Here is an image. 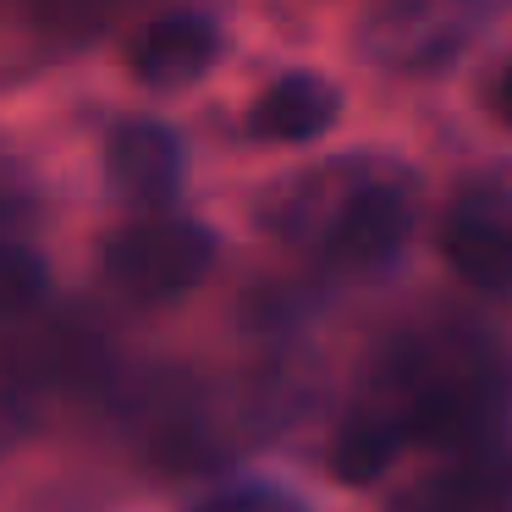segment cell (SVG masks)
Returning a JSON list of instances; mask_svg holds the SVG:
<instances>
[{"label":"cell","mask_w":512,"mask_h":512,"mask_svg":"<svg viewBox=\"0 0 512 512\" xmlns=\"http://www.w3.org/2000/svg\"><path fill=\"white\" fill-rule=\"evenodd\" d=\"M265 226L347 281H380L419 237V182L391 160H336L281 182Z\"/></svg>","instance_id":"cell-2"},{"label":"cell","mask_w":512,"mask_h":512,"mask_svg":"<svg viewBox=\"0 0 512 512\" xmlns=\"http://www.w3.org/2000/svg\"><path fill=\"white\" fill-rule=\"evenodd\" d=\"M342 116V89L320 72H287L248 111V133L265 144H314Z\"/></svg>","instance_id":"cell-9"},{"label":"cell","mask_w":512,"mask_h":512,"mask_svg":"<svg viewBox=\"0 0 512 512\" xmlns=\"http://www.w3.org/2000/svg\"><path fill=\"white\" fill-rule=\"evenodd\" d=\"M215 232L193 215L160 210V215H138L122 232L105 237V281L133 303H171L188 298L204 276L215 270Z\"/></svg>","instance_id":"cell-3"},{"label":"cell","mask_w":512,"mask_h":512,"mask_svg":"<svg viewBox=\"0 0 512 512\" xmlns=\"http://www.w3.org/2000/svg\"><path fill=\"white\" fill-rule=\"evenodd\" d=\"M193 512H309L298 496H287V490L276 485H232V490H215V496H204Z\"/></svg>","instance_id":"cell-10"},{"label":"cell","mask_w":512,"mask_h":512,"mask_svg":"<svg viewBox=\"0 0 512 512\" xmlns=\"http://www.w3.org/2000/svg\"><path fill=\"white\" fill-rule=\"evenodd\" d=\"M490 100H496V116L512 127V61L501 67V78H496V94H490Z\"/></svg>","instance_id":"cell-11"},{"label":"cell","mask_w":512,"mask_h":512,"mask_svg":"<svg viewBox=\"0 0 512 512\" xmlns=\"http://www.w3.org/2000/svg\"><path fill=\"white\" fill-rule=\"evenodd\" d=\"M490 28L485 6H463V0H402V6H375L358 23V50L364 61L402 78H424V72H446L479 34Z\"/></svg>","instance_id":"cell-4"},{"label":"cell","mask_w":512,"mask_h":512,"mask_svg":"<svg viewBox=\"0 0 512 512\" xmlns=\"http://www.w3.org/2000/svg\"><path fill=\"white\" fill-rule=\"evenodd\" d=\"M226 50V34L210 12H166L133 39V72L144 89H193L199 78H210L215 61Z\"/></svg>","instance_id":"cell-8"},{"label":"cell","mask_w":512,"mask_h":512,"mask_svg":"<svg viewBox=\"0 0 512 512\" xmlns=\"http://www.w3.org/2000/svg\"><path fill=\"white\" fill-rule=\"evenodd\" d=\"M441 259L485 298L512 292V182L479 177L452 193L441 215Z\"/></svg>","instance_id":"cell-5"},{"label":"cell","mask_w":512,"mask_h":512,"mask_svg":"<svg viewBox=\"0 0 512 512\" xmlns=\"http://www.w3.org/2000/svg\"><path fill=\"white\" fill-rule=\"evenodd\" d=\"M512 441V353L479 320L435 314L375 347L331 441L347 485H375L408 452L468 457Z\"/></svg>","instance_id":"cell-1"},{"label":"cell","mask_w":512,"mask_h":512,"mask_svg":"<svg viewBox=\"0 0 512 512\" xmlns=\"http://www.w3.org/2000/svg\"><path fill=\"white\" fill-rule=\"evenodd\" d=\"M386 512H512V441L435 463L402 485Z\"/></svg>","instance_id":"cell-7"},{"label":"cell","mask_w":512,"mask_h":512,"mask_svg":"<svg viewBox=\"0 0 512 512\" xmlns=\"http://www.w3.org/2000/svg\"><path fill=\"white\" fill-rule=\"evenodd\" d=\"M105 177H111L116 199H127L144 215H160L188 182V149L155 116H127L105 144Z\"/></svg>","instance_id":"cell-6"}]
</instances>
